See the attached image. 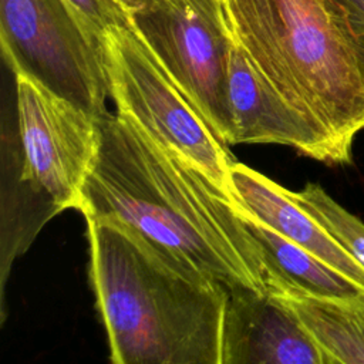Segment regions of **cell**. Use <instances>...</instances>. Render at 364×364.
Returning <instances> with one entry per match:
<instances>
[{
  "label": "cell",
  "mask_w": 364,
  "mask_h": 364,
  "mask_svg": "<svg viewBox=\"0 0 364 364\" xmlns=\"http://www.w3.org/2000/svg\"><path fill=\"white\" fill-rule=\"evenodd\" d=\"M235 144H280L326 164H344L331 138L294 108L235 41L229 61Z\"/></svg>",
  "instance_id": "cell-8"
},
{
  "label": "cell",
  "mask_w": 364,
  "mask_h": 364,
  "mask_svg": "<svg viewBox=\"0 0 364 364\" xmlns=\"http://www.w3.org/2000/svg\"><path fill=\"white\" fill-rule=\"evenodd\" d=\"M364 78V0H336Z\"/></svg>",
  "instance_id": "cell-15"
},
{
  "label": "cell",
  "mask_w": 364,
  "mask_h": 364,
  "mask_svg": "<svg viewBox=\"0 0 364 364\" xmlns=\"http://www.w3.org/2000/svg\"><path fill=\"white\" fill-rule=\"evenodd\" d=\"M229 193L256 219L344 273L364 289V266L299 205L293 191L235 161L229 171Z\"/></svg>",
  "instance_id": "cell-10"
},
{
  "label": "cell",
  "mask_w": 364,
  "mask_h": 364,
  "mask_svg": "<svg viewBox=\"0 0 364 364\" xmlns=\"http://www.w3.org/2000/svg\"><path fill=\"white\" fill-rule=\"evenodd\" d=\"M118 1L131 13V11L138 10L142 6H145V4H148V3H151L154 0H118Z\"/></svg>",
  "instance_id": "cell-16"
},
{
  "label": "cell",
  "mask_w": 364,
  "mask_h": 364,
  "mask_svg": "<svg viewBox=\"0 0 364 364\" xmlns=\"http://www.w3.org/2000/svg\"><path fill=\"white\" fill-rule=\"evenodd\" d=\"M239 209L246 228L260 249L267 293H301L318 297H355L364 294V289L348 276L286 239L240 205Z\"/></svg>",
  "instance_id": "cell-11"
},
{
  "label": "cell",
  "mask_w": 364,
  "mask_h": 364,
  "mask_svg": "<svg viewBox=\"0 0 364 364\" xmlns=\"http://www.w3.org/2000/svg\"><path fill=\"white\" fill-rule=\"evenodd\" d=\"M14 77L18 181L57 213L78 210L98 148L97 119L33 80Z\"/></svg>",
  "instance_id": "cell-7"
},
{
  "label": "cell",
  "mask_w": 364,
  "mask_h": 364,
  "mask_svg": "<svg viewBox=\"0 0 364 364\" xmlns=\"http://www.w3.org/2000/svg\"><path fill=\"white\" fill-rule=\"evenodd\" d=\"M84 218L117 219L225 287L267 293L260 249L235 199L128 117L97 119Z\"/></svg>",
  "instance_id": "cell-1"
},
{
  "label": "cell",
  "mask_w": 364,
  "mask_h": 364,
  "mask_svg": "<svg viewBox=\"0 0 364 364\" xmlns=\"http://www.w3.org/2000/svg\"><path fill=\"white\" fill-rule=\"evenodd\" d=\"M235 41L257 71L351 162L364 78L336 0H228Z\"/></svg>",
  "instance_id": "cell-3"
},
{
  "label": "cell",
  "mask_w": 364,
  "mask_h": 364,
  "mask_svg": "<svg viewBox=\"0 0 364 364\" xmlns=\"http://www.w3.org/2000/svg\"><path fill=\"white\" fill-rule=\"evenodd\" d=\"M274 296L293 310L326 355L327 364H364V294L355 297H318L301 293Z\"/></svg>",
  "instance_id": "cell-12"
},
{
  "label": "cell",
  "mask_w": 364,
  "mask_h": 364,
  "mask_svg": "<svg viewBox=\"0 0 364 364\" xmlns=\"http://www.w3.org/2000/svg\"><path fill=\"white\" fill-rule=\"evenodd\" d=\"M222 1H223V3H225V1H228V0H222Z\"/></svg>",
  "instance_id": "cell-17"
},
{
  "label": "cell",
  "mask_w": 364,
  "mask_h": 364,
  "mask_svg": "<svg viewBox=\"0 0 364 364\" xmlns=\"http://www.w3.org/2000/svg\"><path fill=\"white\" fill-rule=\"evenodd\" d=\"M102 36L67 0H0V41L24 75L98 119L109 97Z\"/></svg>",
  "instance_id": "cell-4"
},
{
  "label": "cell",
  "mask_w": 364,
  "mask_h": 364,
  "mask_svg": "<svg viewBox=\"0 0 364 364\" xmlns=\"http://www.w3.org/2000/svg\"><path fill=\"white\" fill-rule=\"evenodd\" d=\"M299 205L357 262L364 266V223L336 202L318 183L293 192Z\"/></svg>",
  "instance_id": "cell-13"
},
{
  "label": "cell",
  "mask_w": 364,
  "mask_h": 364,
  "mask_svg": "<svg viewBox=\"0 0 364 364\" xmlns=\"http://www.w3.org/2000/svg\"><path fill=\"white\" fill-rule=\"evenodd\" d=\"M222 364H327L306 327L277 296L226 287Z\"/></svg>",
  "instance_id": "cell-9"
},
{
  "label": "cell",
  "mask_w": 364,
  "mask_h": 364,
  "mask_svg": "<svg viewBox=\"0 0 364 364\" xmlns=\"http://www.w3.org/2000/svg\"><path fill=\"white\" fill-rule=\"evenodd\" d=\"M109 98L154 139L198 166L229 193L233 156L168 75L132 24L102 34ZM230 195V193H229Z\"/></svg>",
  "instance_id": "cell-5"
},
{
  "label": "cell",
  "mask_w": 364,
  "mask_h": 364,
  "mask_svg": "<svg viewBox=\"0 0 364 364\" xmlns=\"http://www.w3.org/2000/svg\"><path fill=\"white\" fill-rule=\"evenodd\" d=\"M98 36L112 27L131 24L129 11L118 0H67Z\"/></svg>",
  "instance_id": "cell-14"
},
{
  "label": "cell",
  "mask_w": 364,
  "mask_h": 364,
  "mask_svg": "<svg viewBox=\"0 0 364 364\" xmlns=\"http://www.w3.org/2000/svg\"><path fill=\"white\" fill-rule=\"evenodd\" d=\"M131 24L215 135L233 145L229 61L235 43L222 0H154Z\"/></svg>",
  "instance_id": "cell-6"
},
{
  "label": "cell",
  "mask_w": 364,
  "mask_h": 364,
  "mask_svg": "<svg viewBox=\"0 0 364 364\" xmlns=\"http://www.w3.org/2000/svg\"><path fill=\"white\" fill-rule=\"evenodd\" d=\"M114 364H222L226 287L131 226L85 218Z\"/></svg>",
  "instance_id": "cell-2"
}]
</instances>
